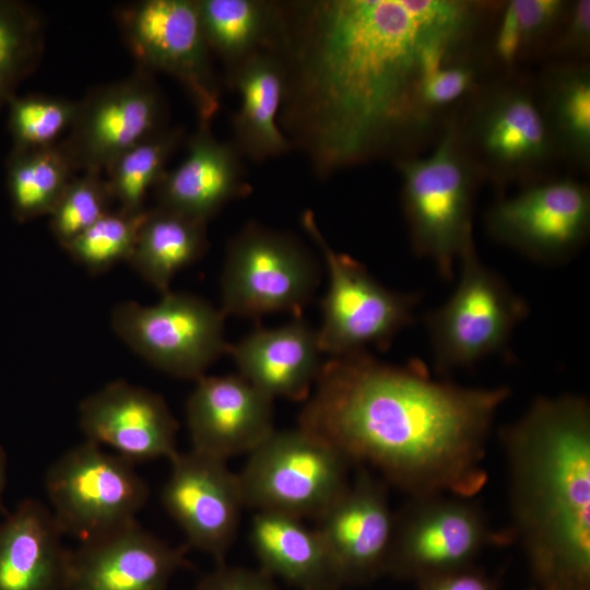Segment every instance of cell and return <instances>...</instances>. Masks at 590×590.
Segmentation results:
<instances>
[{"label":"cell","instance_id":"obj_1","mask_svg":"<svg viewBox=\"0 0 590 590\" xmlns=\"http://www.w3.org/2000/svg\"><path fill=\"white\" fill-rule=\"evenodd\" d=\"M465 0H327L287 31L284 129L320 176L400 149L436 122L428 79L464 57L488 8Z\"/></svg>","mask_w":590,"mask_h":590},{"label":"cell","instance_id":"obj_2","mask_svg":"<svg viewBox=\"0 0 590 590\" xmlns=\"http://www.w3.org/2000/svg\"><path fill=\"white\" fill-rule=\"evenodd\" d=\"M509 394L436 380L420 361L388 364L363 351L323 363L298 427L411 497L469 498L487 481L486 441Z\"/></svg>","mask_w":590,"mask_h":590},{"label":"cell","instance_id":"obj_3","mask_svg":"<svg viewBox=\"0 0 590 590\" xmlns=\"http://www.w3.org/2000/svg\"><path fill=\"white\" fill-rule=\"evenodd\" d=\"M512 539L533 590H590V405L540 397L500 432Z\"/></svg>","mask_w":590,"mask_h":590},{"label":"cell","instance_id":"obj_4","mask_svg":"<svg viewBox=\"0 0 590 590\" xmlns=\"http://www.w3.org/2000/svg\"><path fill=\"white\" fill-rule=\"evenodd\" d=\"M402 206L413 251L452 279L453 263L473 243L475 193L483 178L463 148L455 120L427 156H401Z\"/></svg>","mask_w":590,"mask_h":590},{"label":"cell","instance_id":"obj_5","mask_svg":"<svg viewBox=\"0 0 590 590\" xmlns=\"http://www.w3.org/2000/svg\"><path fill=\"white\" fill-rule=\"evenodd\" d=\"M455 126L483 178L496 187L541 179L557 156L538 93L524 81L498 82L477 92Z\"/></svg>","mask_w":590,"mask_h":590},{"label":"cell","instance_id":"obj_6","mask_svg":"<svg viewBox=\"0 0 590 590\" xmlns=\"http://www.w3.org/2000/svg\"><path fill=\"white\" fill-rule=\"evenodd\" d=\"M349 465L333 447L299 427L274 429L237 474L244 506L317 519L347 488Z\"/></svg>","mask_w":590,"mask_h":590},{"label":"cell","instance_id":"obj_7","mask_svg":"<svg viewBox=\"0 0 590 590\" xmlns=\"http://www.w3.org/2000/svg\"><path fill=\"white\" fill-rule=\"evenodd\" d=\"M302 224L321 250L329 276L321 302L322 323L317 330L322 353L337 357L368 346L387 350L414 322L420 295L387 288L356 259L335 251L311 211L303 214Z\"/></svg>","mask_w":590,"mask_h":590},{"label":"cell","instance_id":"obj_8","mask_svg":"<svg viewBox=\"0 0 590 590\" xmlns=\"http://www.w3.org/2000/svg\"><path fill=\"white\" fill-rule=\"evenodd\" d=\"M459 261L455 292L424 318L434 367L440 374L471 367L502 350L529 312L527 302L481 261L474 241Z\"/></svg>","mask_w":590,"mask_h":590},{"label":"cell","instance_id":"obj_9","mask_svg":"<svg viewBox=\"0 0 590 590\" xmlns=\"http://www.w3.org/2000/svg\"><path fill=\"white\" fill-rule=\"evenodd\" d=\"M45 484L59 528L80 543L137 521L149 498L132 462L88 440L51 464Z\"/></svg>","mask_w":590,"mask_h":590},{"label":"cell","instance_id":"obj_10","mask_svg":"<svg viewBox=\"0 0 590 590\" xmlns=\"http://www.w3.org/2000/svg\"><path fill=\"white\" fill-rule=\"evenodd\" d=\"M319 281L318 262L300 240L250 223L227 246L221 310L248 318L272 312L300 316Z\"/></svg>","mask_w":590,"mask_h":590},{"label":"cell","instance_id":"obj_11","mask_svg":"<svg viewBox=\"0 0 590 590\" xmlns=\"http://www.w3.org/2000/svg\"><path fill=\"white\" fill-rule=\"evenodd\" d=\"M121 36L138 67L165 72L188 94L199 121L220 108V87L197 0H141L115 12Z\"/></svg>","mask_w":590,"mask_h":590},{"label":"cell","instance_id":"obj_12","mask_svg":"<svg viewBox=\"0 0 590 590\" xmlns=\"http://www.w3.org/2000/svg\"><path fill=\"white\" fill-rule=\"evenodd\" d=\"M222 310L182 292H166L152 306L118 304L111 312L117 335L153 367L172 376L198 380L229 343Z\"/></svg>","mask_w":590,"mask_h":590},{"label":"cell","instance_id":"obj_13","mask_svg":"<svg viewBox=\"0 0 590 590\" xmlns=\"http://www.w3.org/2000/svg\"><path fill=\"white\" fill-rule=\"evenodd\" d=\"M511 540L510 531H494L482 509L463 497H412L394 515L387 573L417 582L472 566L484 548Z\"/></svg>","mask_w":590,"mask_h":590},{"label":"cell","instance_id":"obj_14","mask_svg":"<svg viewBox=\"0 0 590 590\" xmlns=\"http://www.w3.org/2000/svg\"><path fill=\"white\" fill-rule=\"evenodd\" d=\"M488 234L533 260L568 259L590 231V190L570 177L541 178L486 212Z\"/></svg>","mask_w":590,"mask_h":590},{"label":"cell","instance_id":"obj_15","mask_svg":"<svg viewBox=\"0 0 590 590\" xmlns=\"http://www.w3.org/2000/svg\"><path fill=\"white\" fill-rule=\"evenodd\" d=\"M163 101L150 71L93 87L78 101L60 140L75 170L102 173L123 152L164 128Z\"/></svg>","mask_w":590,"mask_h":590},{"label":"cell","instance_id":"obj_16","mask_svg":"<svg viewBox=\"0 0 590 590\" xmlns=\"http://www.w3.org/2000/svg\"><path fill=\"white\" fill-rule=\"evenodd\" d=\"M162 502L188 543L220 564L235 541L245 507L238 476L225 460L191 449L177 452Z\"/></svg>","mask_w":590,"mask_h":590},{"label":"cell","instance_id":"obj_17","mask_svg":"<svg viewBox=\"0 0 590 590\" xmlns=\"http://www.w3.org/2000/svg\"><path fill=\"white\" fill-rule=\"evenodd\" d=\"M385 484L364 467L318 518L319 534L339 586L387 573L394 526Z\"/></svg>","mask_w":590,"mask_h":590},{"label":"cell","instance_id":"obj_18","mask_svg":"<svg viewBox=\"0 0 590 590\" xmlns=\"http://www.w3.org/2000/svg\"><path fill=\"white\" fill-rule=\"evenodd\" d=\"M79 422L86 440L108 446L135 464L178 451V423L158 393L123 380L107 384L79 406Z\"/></svg>","mask_w":590,"mask_h":590},{"label":"cell","instance_id":"obj_19","mask_svg":"<svg viewBox=\"0 0 590 590\" xmlns=\"http://www.w3.org/2000/svg\"><path fill=\"white\" fill-rule=\"evenodd\" d=\"M192 449L227 460L251 452L273 430V399L239 375L202 376L186 408Z\"/></svg>","mask_w":590,"mask_h":590},{"label":"cell","instance_id":"obj_20","mask_svg":"<svg viewBox=\"0 0 590 590\" xmlns=\"http://www.w3.org/2000/svg\"><path fill=\"white\" fill-rule=\"evenodd\" d=\"M185 564V548L134 521L70 551L64 590H166Z\"/></svg>","mask_w":590,"mask_h":590},{"label":"cell","instance_id":"obj_21","mask_svg":"<svg viewBox=\"0 0 590 590\" xmlns=\"http://www.w3.org/2000/svg\"><path fill=\"white\" fill-rule=\"evenodd\" d=\"M229 354L241 376L271 399L306 401L323 363L318 333L302 316L281 327L258 328Z\"/></svg>","mask_w":590,"mask_h":590},{"label":"cell","instance_id":"obj_22","mask_svg":"<svg viewBox=\"0 0 590 590\" xmlns=\"http://www.w3.org/2000/svg\"><path fill=\"white\" fill-rule=\"evenodd\" d=\"M211 122L199 121L187 155L155 186L156 206L206 223L229 201L251 191L239 152L216 139Z\"/></svg>","mask_w":590,"mask_h":590},{"label":"cell","instance_id":"obj_23","mask_svg":"<svg viewBox=\"0 0 590 590\" xmlns=\"http://www.w3.org/2000/svg\"><path fill=\"white\" fill-rule=\"evenodd\" d=\"M52 512L23 500L0 522V590H64L70 551Z\"/></svg>","mask_w":590,"mask_h":590},{"label":"cell","instance_id":"obj_24","mask_svg":"<svg viewBox=\"0 0 590 590\" xmlns=\"http://www.w3.org/2000/svg\"><path fill=\"white\" fill-rule=\"evenodd\" d=\"M233 83L240 96L233 118L239 154L261 162L286 153L292 143L276 121L284 92L281 57L270 50L251 55L234 69Z\"/></svg>","mask_w":590,"mask_h":590},{"label":"cell","instance_id":"obj_25","mask_svg":"<svg viewBox=\"0 0 590 590\" xmlns=\"http://www.w3.org/2000/svg\"><path fill=\"white\" fill-rule=\"evenodd\" d=\"M250 543L264 573L300 590H337L323 543L302 519L258 511L250 527Z\"/></svg>","mask_w":590,"mask_h":590},{"label":"cell","instance_id":"obj_26","mask_svg":"<svg viewBox=\"0 0 590 590\" xmlns=\"http://www.w3.org/2000/svg\"><path fill=\"white\" fill-rule=\"evenodd\" d=\"M539 102L557 156L571 166H590V68L581 61L551 66L543 75Z\"/></svg>","mask_w":590,"mask_h":590},{"label":"cell","instance_id":"obj_27","mask_svg":"<svg viewBox=\"0 0 590 590\" xmlns=\"http://www.w3.org/2000/svg\"><path fill=\"white\" fill-rule=\"evenodd\" d=\"M206 249V223L157 206L148 209L129 259L134 271L162 294L175 275Z\"/></svg>","mask_w":590,"mask_h":590},{"label":"cell","instance_id":"obj_28","mask_svg":"<svg viewBox=\"0 0 590 590\" xmlns=\"http://www.w3.org/2000/svg\"><path fill=\"white\" fill-rule=\"evenodd\" d=\"M202 30L211 50L236 68L271 45L280 17L268 2L197 0Z\"/></svg>","mask_w":590,"mask_h":590},{"label":"cell","instance_id":"obj_29","mask_svg":"<svg viewBox=\"0 0 590 590\" xmlns=\"http://www.w3.org/2000/svg\"><path fill=\"white\" fill-rule=\"evenodd\" d=\"M14 219L49 215L76 172L60 141L51 146L12 149L5 164Z\"/></svg>","mask_w":590,"mask_h":590},{"label":"cell","instance_id":"obj_30","mask_svg":"<svg viewBox=\"0 0 590 590\" xmlns=\"http://www.w3.org/2000/svg\"><path fill=\"white\" fill-rule=\"evenodd\" d=\"M45 48L40 13L17 0H0V109L39 64Z\"/></svg>","mask_w":590,"mask_h":590},{"label":"cell","instance_id":"obj_31","mask_svg":"<svg viewBox=\"0 0 590 590\" xmlns=\"http://www.w3.org/2000/svg\"><path fill=\"white\" fill-rule=\"evenodd\" d=\"M181 128H162L119 155L107 168V184L119 209L144 210L148 192L165 173L164 166L182 139Z\"/></svg>","mask_w":590,"mask_h":590},{"label":"cell","instance_id":"obj_32","mask_svg":"<svg viewBox=\"0 0 590 590\" xmlns=\"http://www.w3.org/2000/svg\"><path fill=\"white\" fill-rule=\"evenodd\" d=\"M568 3L563 0H511L505 2L493 39L498 63L512 69L562 22Z\"/></svg>","mask_w":590,"mask_h":590},{"label":"cell","instance_id":"obj_33","mask_svg":"<svg viewBox=\"0 0 590 590\" xmlns=\"http://www.w3.org/2000/svg\"><path fill=\"white\" fill-rule=\"evenodd\" d=\"M146 211H109L63 249L92 274L129 261Z\"/></svg>","mask_w":590,"mask_h":590},{"label":"cell","instance_id":"obj_34","mask_svg":"<svg viewBox=\"0 0 590 590\" xmlns=\"http://www.w3.org/2000/svg\"><path fill=\"white\" fill-rule=\"evenodd\" d=\"M9 107L8 127L12 149H40L57 144L72 126L78 101L66 97L28 94L15 95Z\"/></svg>","mask_w":590,"mask_h":590},{"label":"cell","instance_id":"obj_35","mask_svg":"<svg viewBox=\"0 0 590 590\" xmlns=\"http://www.w3.org/2000/svg\"><path fill=\"white\" fill-rule=\"evenodd\" d=\"M114 201L102 173L73 177L50 216V229L62 248L108 213Z\"/></svg>","mask_w":590,"mask_h":590},{"label":"cell","instance_id":"obj_36","mask_svg":"<svg viewBox=\"0 0 590 590\" xmlns=\"http://www.w3.org/2000/svg\"><path fill=\"white\" fill-rule=\"evenodd\" d=\"M477 70L464 57L445 64L427 81L423 91V102L428 113L436 119L457 102L472 95L476 90Z\"/></svg>","mask_w":590,"mask_h":590},{"label":"cell","instance_id":"obj_37","mask_svg":"<svg viewBox=\"0 0 590 590\" xmlns=\"http://www.w3.org/2000/svg\"><path fill=\"white\" fill-rule=\"evenodd\" d=\"M563 28L551 45L559 56H586L590 47V1L577 0L568 4Z\"/></svg>","mask_w":590,"mask_h":590},{"label":"cell","instance_id":"obj_38","mask_svg":"<svg viewBox=\"0 0 590 590\" xmlns=\"http://www.w3.org/2000/svg\"><path fill=\"white\" fill-rule=\"evenodd\" d=\"M197 590H276L271 576L263 570L226 566L223 563L204 576Z\"/></svg>","mask_w":590,"mask_h":590},{"label":"cell","instance_id":"obj_39","mask_svg":"<svg viewBox=\"0 0 590 590\" xmlns=\"http://www.w3.org/2000/svg\"><path fill=\"white\" fill-rule=\"evenodd\" d=\"M417 587L418 590H498L496 581L473 565L422 579Z\"/></svg>","mask_w":590,"mask_h":590},{"label":"cell","instance_id":"obj_40","mask_svg":"<svg viewBox=\"0 0 590 590\" xmlns=\"http://www.w3.org/2000/svg\"><path fill=\"white\" fill-rule=\"evenodd\" d=\"M7 480V456L3 448L0 445V512L3 511L1 498L4 491Z\"/></svg>","mask_w":590,"mask_h":590},{"label":"cell","instance_id":"obj_41","mask_svg":"<svg viewBox=\"0 0 590 590\" xmlns=\"http://www.w3.org/2000/svg\"><path fill=\"white\" fill-rule=\"evenodd\" d=\"M533 590V589H532Z\"/></svg>","mask_w":590,"mask_h":590}]
</instances>
